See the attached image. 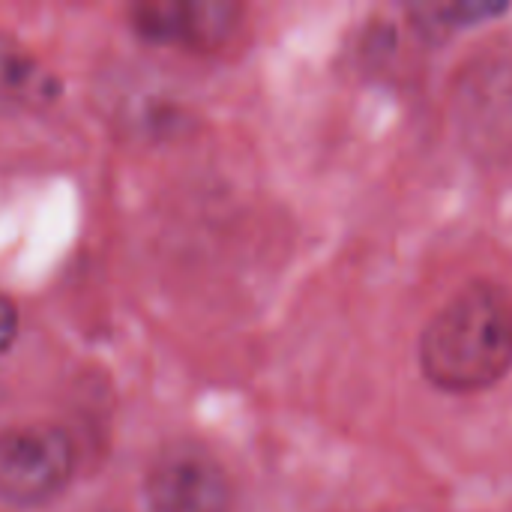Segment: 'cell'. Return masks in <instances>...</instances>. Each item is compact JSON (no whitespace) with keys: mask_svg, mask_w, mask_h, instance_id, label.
<instances>
[{"mask_svg":"<svg viewBox=\"0 0 512 512\" xmlns=\"http://www.w3.org/2000/svg\"><path fill=\"white\" fill-rule=\"evenodd\" d=\"M18 336V312L12 306V300L6 294H0V357L12 348Z\"/></svg>","mask_w":512,"mask_h":512,"instance_id":"obj_6","label":"cell"},{"mask_svg":"<svg viewBox=\"0 0 512 512\" xmlns=\"http://www.w3.org/2000/svg\"><path fill=\"white\" fill-rule=\"evenodd\" d=\"M420 369L444 393H483L512 369V297L492 282L453 294L420 336Z\"/></svg>","mask_w":512,"mask_h":512,"instance_id":"obj_1","label":"cell"},{"mask_svg":"<svg viewBox=\"0 0 512 512\" xmlns=\"http://www.w3.org/2000/svg\"><path fill=\"white\" fill-rule=\"evenodd\" d=\"M57 93V78L24 45L0 33V102L15 108H45Z\"/></svg>","mask_w":512,"mask_h":512,"instance_id":"obj_5","label":"cell"},{"mask_svg":"<svg viewBox=\"0 0 512 512\" xmlns=\"http://www.w3.org/2000/svg\"><path fill=\"white\" fill-rule=\"evenodd\" d=\"M132 27L147 42L189 51L219 48L240 21V6L225 0H150L132 6Z\"/></svg>","mask_w":512,"mask_h":512,"instance_id":"obj_4","label":"cell"},{"mask_svg":"<svg viewBox=\"0 0 512 512\" xmlns=\"http://www.w3.org/2000/svg\"><path fill=\"white\" fill-rule=\"evenodd\" d=\"M150 512H231V480L204 447L192 441L168 444L144 480Z\"/></svg>","mask_w":512,"mask_h":512,"instance_id":"obj_3","label":"cell"},{"mask_svg":"<svg viewBox=\"0 0 512 512\" xmlns=\"http://www.w3.org/2000/svg\"><path fill=\"white\" fill-rule=\"evenodd\" d=\"M75 447L57 426L0 432V498L15 507H42L72 480Z\"/></svg>","mask_w":512,"mask_h":512,"instance_id":"obj_2","label":"cell"}]
</instances>
